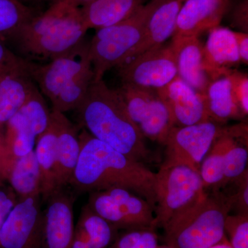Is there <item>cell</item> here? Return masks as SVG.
I'll use <instances>...</instances> for the list:
<instances>
[{"instance_id":"cell-1","label":"cell","mask_w":248,"mask_h":248,"mask_svg":"<svg viewBox=\"0 0 248 248\" xmlns=\"http://www.w3.org/2000/svg\"><path fill=\"white\" fill-rule=\"evenodd\" d=\"M80 153L71 183L81 191L112 188L131 191L156 205V173L99 141L84 130L79 135Z\"/></svg>"},{"instance_id":"cell-2","label":"cell","mask_w":248,"mask_h":248,"mask_svg":"<svg viewBox=\"0 0 248 248\" xmlns=\"http://www.w3.org/2000/svg\"><path fill=\"white\" fill-rule=\"evenodd\" d=\"M76 110L81 124L94 138L143 164L152 161L144 137L130 118L120 93L104 80L93 81Z\"/></svg>"},{"instance_id":"cell-3","label":"cell","mask_w":248,"mask_h":248,"mask_svg":"<svg viewBox=\"0 0 248 248\" xmlns=\"http://www.w3.org/2000/svg\"><path fill=\"white\" fill-rule=\"evenodd\" d=\"M26 71L52 103L53 110H76L94 81L89 44L84 42L62 56L40 64L26 60Z\"/></svg>"},{"instance_id":"cell-4","label":"cell","mask_w":248,"mask_h":248,"mask_svg":"<svg viewBox=\"0 0 248 248\" xmlns=\"http://www.w3.org/2000/svg\"><path fill=\"white\" fill-rule=\"evenodd\" d=\"M87 31L79 8L58 1L24 25L12 41L28 57L50 61L84 42Z\"/></svg>"},{"instance_id":"cell-5","label":"cell","mask_w":248,"mask_h":248,"mask_svg":"<svg viewBox=\"0 0 248 248\" xmlns=\"http://www.w3.org/2000/svg\"><path fill=\"white\" fill-rule=\"evenodd\" d=\"M231 203L221 190L203 195L164 227V239L174 248H208L226 239L225 221Z\"/></svg>"},{"instance_id":"cell-6","label":"cell","mask_w":248,"mask_h":248,"mask_svg":"<svg viewBox=\"0 0 248 248\" xmlns=\"http://www.w3.org/2000/svg\"><path fill=\"white\" fill-rule=\"evenodd\" d=\"M155 0L142 6L131 17L115 25L99 29L89 44L94 81L127 61L141 42Z\"/></svg>"},{"instance_id":"cell-7","label":"cell","mask_w":248,"mask_h":248,"mask_svg":"<svg viewBox=\"0 0 248 248\" xmlns=\"http://www.w3.org/2000/svg\"><path fill=\"white\" fill-rule=\"evenodd\" d=\"M200 172L186 166L161 169L156 173L155 228H164L205 192Z\"/></svg>"},{"instance_id":"cell-8","label":"cell","mask_w":248,"mask_h":248,"mask_svg":"<svg viewBox=\"0 0 248 248\" xmlns=\"http://www.w3.org/2000/svg\"><path fill=\"white\" fill-rule=\"evenodd\" d=\"M89 206L114 228L155 230V210L131 191L112 188L93 192Z\"/></svg>"},{"instance_id":"cell-9","label":"cell","mask_w":248,"mask_h":248,"mask_svg":"<svg viewBox=\"0 0 248 248\" xmlns=\"http://www.w3.org/2000/svg\"><path fill=\"white\" fill-rule=\"evenodd\" d=\"M226 127L212 120L174 126L166 138L165 157L161 169L186 166L200 172L201 164Z\"/></svg>"},{"instance_id":"cell-10","label":"cell","mask_w":248,"mask_h":248,"mask_svg":"<svg viewBox=\"0 0 248 248\" xmlns=\"http://www.w3.org/2000/svg\"><path fill=\"white\" fill-rule=\"evenodd\" d=\"M129 115L144 138L164 145L174 126L169 109L154 90L122 84L117 89Z\"/></svg>"},{"instance_id":"cell-11","label":"cell","mask_w":248,"mask_h":248,"mask_svg":"<svg viewBox=\"0 0 248 248\" xmlns=\"http://www.w3.org/2000/svg\"><path fill=\"white\" fill-rule=\"evenodd\" d=\"M122 84L159 91L177 78L172 42L148 50L117 67Z\"/></svg>"},{"instance_id":"cell-12","label":"cell","mask_w":248,"mask_h":248,"mask_svg":"<svg viewBox=\"0 0 248 248\" xmlns=\"http://www.w3.org/2000/svg\"><path fill=\"white\" fill-rule=\"evenodd\" d=\"M39 199L28 197L15 205L0 229V248H43L44 215Z\"/></svg>"},{"instance_id":"cell-13","label":"cell","mask_w":248,"mask_h":248,"mask_svg":"<svg viewBox=\"0 0 248 248\" xmlns=\"http://www.w3.org/2000/svg\"><path fill=\"white\" fill-rule=\"evenodd\" d=\"M157 93L169 109L174 126H187L211 120L205 95L178 77Z\"/></svg>"},{"instance_id":"cell-14","label":"cell","mask_w":248,"mask_h":248,"mask_svg":"<svg viewBox=\"0 0 248 248\" xmlns=\"http://www.w3.org/2000/svg\"><path fill=\"white\" fill-rule=\"evenodd\" d=\"M230 0H185L178 15L174 36L199 37L218 27Z\"/></svg>"},{"instance_id":"cell-15","label":"cell","mask_w":248,"mask_h":248,"mask_svg":"<svg viewBox=\"0 0 248 248\" xmlns=\"http://www.w3.org/2000/svg\"><path fill=\"white\" fill-rule=\"evenodd\" d=\"M203 46L204 70L211 81L235 71L241 63L234 31L218 27L209 31Z\"/></svg>"},{"instance_id":"cell-16","label":"cell","mask_w":248,"mask_h":248,"mask_svg":"<svg viewBox=\"0 0 248 248\" xmlns=\"http://www.w3.org/2000/svg\"><path fill=\"white\" fill-rule=\"evenodd\" d=\"M50 197L44 215V248H71L76 230L73 202L59 190Z\"/></svg>"},{"instance_id":"cell-17","label":"cell","mask_w":248,"mask_h":248,"mask_svg":"<svg viewBox=\"0 0 248 248\" xmlns=\"http://www.w3.org/2000/svg\"><path fill=\"white\" fill-rule=\"evenodd\" d=\"M182 4L181 0H155L141 42L134 49L128 60L159 48L174 36Z\"/></svg>"},{"instance_id":"cell-18","label":"cell","mask_w":248,"mask_h":248,"mask_svg":"<svg viewBox=\"0 0 248 248\" xmlns=\"http://www.w3.org/2000/svg\"><path fill=\"white\" fill-rule=\"evenodd\" d=\"M175 55L177 77L202 94L210 84L204 70L203 45L198 37L173 36L171 41Z\"/></svg>"},{"instance_id":"cell-19","label":"cell","mask_w":248,"mask_h":248,"mask_svg":"<svg viewBox=\"0 0 248 248\" xmlns=\"http://www.w3.org/2000/svg\"><path fill=\"white\" fill-rule=\"evenodd\" d=\"M57 111L58 120V146L55 168L57 191L71 183L80 153L79 135L76 127L63 112Z\"/></svg>"},{"instance_id":"cell-20","label":"cell","mask_w":248,"mask_h":248,"mask_svg":"<svg viewBox=\"0 0 248 248\" xmlns=\"http://www.w3.org/2000/svg\"><path fill=\"white\" fill-rule=\"evenodd\" d=\"M146 0H94L79 8L87 30L104 29L125 20L135 14Z\"/></svg>"},{"instance_id":"cell-21","label":"cell","mask_w":248,"mask_h":248,"mask_svg":"<svg viewBox=\"0 0 248 248\" xmlns=\"http://www.w3.org/2000/svg\"><path fill=\"white\" fill-rule=\"evenodd\" d=\"M58 120L57 111L52 109L47 128L37 138L35 151L40 167L41 195L48 198L56 192L55 168L58 146Z\"/></svg>"},{"instance_id":"cell-22","label":"cell","mask_w":248,"mask_h":248,"mask_svg":"<svg viewBox=\"0 0 248 248\" xmlns=\"http://www.w3.org/2000/svg\"><path fill=\"white\" fill-rule=\"evenodd\" d=\"M35 84L26 70L0 76V135L6 123L20 110Z\"/></svg>"},{"instance_id":"cell-23","label":"cell","mask_w":248,"mask_h":248,"mask_svg":"<svg viewBox=\"0 0 248 248\" xmlns=\"http://www.w3.org/2000/svg\"><path fill=\"white\" fill-rule=\"evenodd\" d=\"M0 176L9 180L21 200L41 195L40 167L34 150L5 164Z\"/></svg>"},{"instance_id":"cell-24","label":"cell","mask_w":248,"mask_h":248,"mask_svg":"<svg viewBox=\"0 0 248 248\" xmlns=\"http://www.w3.org/2000/svg\"><path fill=\"white\" fill-rule=\"evenodd\" d=\"M232 73L210 81L204 94L210 119L221 124L245 117L235 96Z\"/></svg>"},{"instance_id":"cell-25","label":"cell","mask_w":248,"mask_h":248,"mask_svg":"<svg viewBox=\"0 0 248 248\" xmlns=\"http://www.w3.org/2000/svg\"><path fill=\"white\" fill-rule=\"evenodd\" d=\"M247 130V125L243 124L226 127L224 132L213 143L200 166V174L205 190L209 188L212 191L220 190L227 151L235 138Z\"/></svg>"},{"instance_id":"cell-26","label":"cell","mask_w":248,"mask_h":248,"mask_svg":"<svg viewBox=\"0 0 248 248\" xmlns=\"http://www.w3.org/2000/svg\"><path fill=\"white\" fill-rule=\"evenodd\" d=\"M38 16L19 0H0V40H14L24 25Z\"/></svg>"},{"instance_id":"cell-27","label":"cell","mask_w":248,"mask_h":248,"mask_svg":"<svg viewBox=\"0 0 248 248\" xmlns=\"http://www.w3.org/2000/svg\"><path fill=\"white\" fill-rule=\"evenodd\" d=\"M78 226L86 235L92 248H107L113 237V227L89 205L83 209Z\"/></svg>"},{"instance_id":"cell-28","label":"cell","mask_w":248,"mask_h":248,"mask_svg":"<svg viewBox=\"0 0 248 248\" xmlns=\"http://www.w3.org/2000/svg\"><path fill=\"white\" fill-rule=\"evenodd\" d=\"M248 130L235 138L225 157L223 181L220 190L248 170Z\"/></svg>"},{"instance_id":"cell-29","label":"cell","mask_w":248,"mask_h":248,"mask_svg":"<svg viewBox=\"0 0 248 248\" xmlns=\"http://www.w3.org/2000/svg\"><path fill=\"white\" fill-rule=\"evenodd\" d=\"M19 111L27 118L36 138L43 133L48 127L50 111L43 94L36 86Z\"/></svg>"},{"instance_id":"cell-30","label":"cell","mask_w":248,"mask_h":248,"mask_svg":"<svg viewBox=\"0 0 248 248\" xmlns=\"http://www.w3.org/2000/svg\"><path fill=\"white\" fill-rule=\"evenodd\" d=\"M221 190L231 203V211L237 215H248V171Z\"/></svg>"},{"instance_id":"cell-31","label":"cell","mask_w":248,"mask_h":248,"mask_svg":"<svg viewBox=\"0 0 248 248\" xmlns=\"http://www.w3.org/2000/svg\"><path fill=\"white\" fill-rule=\"evenodd\" d=\"M225 233L229 235V243L233 248H248V215H228Z\"/></svg>"},{"instance_id":"cell-32","label":"cell","mask_w":248,"mask_h":248,"mask_svg":"<svg viewBox=\"0 0 248 248\" xmlns=\"http://www.w3.org/2000/svg\"><path fill=\"white\" fill-rule=\"evenodd\" d=\"M21 70H26V60L13 53L0 40V76Z\"/></svg>"},{"instance_id":"cell-33","label":"cell","mask_w":248,"mask_h":248,"mask_svg":"<svg viewBox=\"0 0 248 248\" xmlns=\"http://www.w3.org/2000/svg\"><path fill=\"white\" fill-rule=\"evenodd\" d=\"M236 100L245 117L248 113V77L247 73L237 71L232 73Z\"/></svg>"},{"instance_id":"cell-34","label":"cell","mask_w":248,"mask_h":248,"mask_svg":"<svg viewBox=\"0 0 248 248\" xmlns=\"http://www.w3.org/2000/svg\"><path fill=\"white\" fill-rule=\"evenodd\" d=\"M233 22L241 32L248 33V1H243L238 5L233 14Z\"/></svg>"},{"instance_id":"cell-35","label":"cell","mask_w":248,"mask_h":248,"mask_svg":"<svg viewBox=\"0 0 248 248\" xmlns=\"http://www.w3.org/2000/svg\"><path fill=\"white\" fill-rule=\"evenodd\" d=\"M158 237L154 230H143L141 236L134 248H157Z\"/></svg>"},{"instance_id":"cell-36","label":"cell","mask_w":248,"mask_h":248,"mask_svg":"<svg viewBox=\"0 0 248 248\" xmlns=\"http://www.w3.org/2000/svg\"><path fill=\"white\" fill-rule=\"evenodd\" d=\"M15 205L14 200L4 191L0 190V229Z\"/></svg>"},{"instance_id":"cell-37","label":"cell","mask_w":248,"mask_h":248,"mask_svg":"<svg viewBox=\"0 0 248 248\" xmlns=\"http://www.w3.org/2000/svg\"><path fill=\"white\" fill-rule=\"evenodd\" d=\"M238 52L241 63L248 64V34L244 32H234Z\"/></svg>"},{"instance_id":"cell-38","label":"cell","mask_w":248,"mask_h":248,"mask_svg":"<svg viewBox=\"0 0 248 248\" xmlns=\"http://www.w3.org/2000/svg\"><path fill=\"white\" fill-rule=\"evenodd\" d=\"M71 248H92L86 235L78 226L75 230L74 238Z\"/></svg>"},{"instance_id":"cell-39","label":"cell","mask_w":248,"mask_h":248,"mask_svg":"<svg viewBox=\"0 0 248 248\" xmlns=\"http://www.w3.org/2000/svg\"><path fill=\"white\" fill-rule=\"evenodd\" d=\"M94 0H60V2L74 8H81Z\"/></svg>"},{"instance_id":"cell-40","label":"cell","mask_w":248,"mask_h":248,"mask_svg":"<svg viewBox=\"0 0 248 248\" xmlns=\"http://www.w3.org/2000/svg\"><path fill=\"white\" fill-rule=\"evenodd\" d=\"M208 248H233L232 247L231 244H230L229 241H228L226 239L223 240V241H221V242L218 243V244H217L214 245L213 246H210Z\"/></svg>"},{"instance_id":"cell-41","label":"cell","mask_w":248,"mask_h":248,"mask_svg":"<svg viewBox=\"0 0 248 248\" xmlns=\"http://www.w3.org/2000/svg\"><path fill=\"white\" fill-rule=\"evenodd\" d=\"M21 2L25 3L31 2V3H40V2H50L51 5L55 4V3L58 2L60 0H19Z\"/></svg>"},{"instance_id":"cell-42","label":"cell","mask_w":248,"mask_h":248,"mask_svg":"<svg viewBox=\"0 0 248 248\" xmlns=\"http://www.w3.org/2000/svg\"><path fill=\"white\" fill-rule=\"evenodd\" d=\"M157 248H174L172 247H171V246H168V245H166V246H158Z\"/></svg>"},{"instance_id":"cell-43","label":"cell","mask_w":248,"mask_h":248,"mask_svg":"<svg viewBox=\"0 0 248 248\" xmlns=\"http://www.w3.org/2000/svg\"><path fill=\"white\" fill-rule=\"evenodd\" d=\"M181 1H183V2H184V1H185V0H181Z\"/></svg>"}]
</instances>
